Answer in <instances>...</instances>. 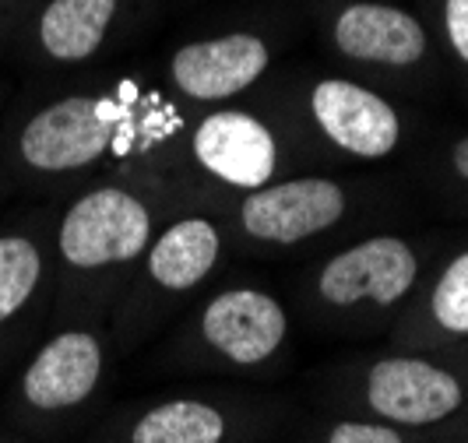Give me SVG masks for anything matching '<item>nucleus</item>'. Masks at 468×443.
<instances>
[{"label": "nucleus", "mask_w": 468, "mask_h": 443, "mask_svg": "<svg viewBox=\"0 0 468 443\" xmlns=\"http://www.w3.org/2000/svg\"><path fill=\"white\" fill-rule=\"evenodd\" d=\"M165 138L163 102L134 78H28L0 117V197L60 205L127 173Z\"/></svg>", "instance_id": "obj_1"}, {"label": "nucleus", "mask_w": 468, "mask_h": 443, "mask_svg": "<svg viewBox=\"0 0 468 443\" xmlns=\"http://www.w3.org/2000/svg\"><path fill=\"white\" fill-rule=\"evenodd\" d=\"M159 233L155 197L134 169L102 176L53 215V321H110L127 275Z\"/></svg>", "instance_id": "obj_2"}, {"label": "nucleus", "mask_w": 468, "mask_h": 443, "mask_svg": "<svg viewBox=\"0 0 468 443\" xmlns=\"http://www.w3.org/2000/svg\"><path fill=\"white\" fill-rule=\"evenodd\" d=\"M110 342L102 321H53L4 380V422L32 443L70 440L106 387Z\"/></svg>", "instance_id": "obj_3"}, {"label": "nucleus", "mask_w": 468, "mask_h": 443, "mask_svg": "<svg viewBox=\"0 0 468 443\" xmlns=\"http://www.w3.org/2000/svg\"><path fill=\"white\" fill-rule=\"evenodd\" d=\"M53 215L57 205L25 201L0 218V387L53 324Z\"/></svg>", "instance_id": "obj_4"}, {"label": "nucleus", "mask_w": 468, "mask_h": 443, "mask_svg": "<svg viewBox=\"0 0 468 443\" xmlns=\"http://www.w3.org/2000/svg\"><path fill=\"white\" fill-rule=\"evenodd\" d=\"M141 0H39L11 39L4 64L25 78L92 70L134 36Z\"/></svg>", "instance_id": "obj_5"}, {"label": "nucleus", "mask_w": 468, "mask_h": 443, "mask_svg": "<svg viewBox=\"0 0 468 443\" xmlns=\"http://www.w3.org/2000/svg\"><path fill=\"white\" fill-rule=\"evenodd\" d=\"M222 260V229L205 215H184L163 226L138 260V281L120 289L113 306L110 338L134 324L141 310L159 300H176L194 292Z\"/></svg>", "instance_id": "obj_6"}, {"label": "nucleus", "mask_w": 468, "mask_h": 443, "mask_svg": "<svg viewBox=\"0 0 468 443\" xmlns=\"http://www.w3.org/2000/svg\"><path fill=\"white\" fill-rule=\"evenodd\" d=\"M349 205V190L331 176L271 180L239 201L236 229L261 247L289 250L342 226Z\"/></svg>", "instance_id": "obj_7"}, {"label": "nucleus", "mask_w": 468, "mask_h": 443, "mask_svg": "<svg viewBox=\"0 0 468 443\" xmlns=\"http://www.w3.org/2000/svg\"><path fill=\"white\" fill-rule=\"evenodd\" d=\"M420 260L401 236H367L346 250L331 254L317 271V300L328 310H388L405 300L416 285Z\"/></svg>", "instance_id": "obj_8"}, {"label": "nucleus", "mask_w": 468, "mask_h": 443, "mask_svg": "<svg viewBox=\"0 0 468 443\" xmlns=\"http://www.w3.org/2000/svg\"><path fill=\"white\" fill-rule=\"evenodd\" d=\"M271 68L268 36L250 28H229L187 39L169 53V85L190 102H226L250 92Z\"/></svg>", "instance_id": "obj_9"}, {"label": "nucleus", "mask_w": 468, "mask_h": 443, "mask_svg": "<svg viewBox=\"0 0 468 443\" xmlns=\"http://www.w3.org/2000/svg\"><path fill=\"white\" fill-rule=\"evenodd\" d=\"M197 342L229 366L258 370L268 366L289 342V313L271 292L233 285L201 306Z\"/></svg>", "instance_id": "obj_10"}, {"label": "nucleus", "mask_w": 468, "mask_h": 443, "mask_svg": "<svg viewBox=\"0 0 468 443\" xmlns=\"http://www.w3.org/2000/svg\"><path fill=\"white\" fill-rule=\"evenodd\" d=\"M306 113L328 144L356 159H388L401 141V117L380 92L352 78H321L306 92Z\"/></svg>", "instance_id": "obj_11"}, {"label": "nucleus", "mask_w": 468, "mask_h": 443, "mask_svg": "<svg viewBox=\"0 0 468 443\" xmlns=\"http://www.w3.org/2000/svg\"><path fill=\"white\" fill-rule=\"evenodd\" d=\"M190 155L211 180L250 194L275 180L282 148L275 131L258 113L215 110L190 131Z\"/></svg>", "instance_id": "obj_12"}, {"label": "nucleus", "mask_w": 468, "mask_h": 443, "mask_svg": "<svg viewBox=\"0 0 468 443\" xmlns=\"http://www.w3.org/2000/svg\"><path fill=\"white\" fill-rule=\"evenodd\" d=\"M363 405L380 422L430 426L462 405V384L426 359L388 355L377 359L363 376Z\"/></svg>", "instance_id": "obj_13"}, {"label": "nucleus", "mask_w": 468, "mask_h": 443, "mask_svg": "<svg viewBox=\"0 0 468 443\" xmlns=\"http://www.w3.org/2000/svg\"><path fill=\"white\" fill-rule=\"evenodd\" d=\"M328 39L338 57L363 68H412L426 57L422 22L395 4L349 0L328 25Z\"/></svg>", "instance_id": "obj_14"}, {"label": "nucleus", "mask_w": 468, "mask_h": 443, "mask_svg": "<svg viewBox=\"0 0 468 443\" xmlns=\"http://www.w3.org/2000/svg\"><path fill=\"white\" fill-rule=\"evenodd\" d=\"M117 443H226L229 419L205 397H165L113 426Z\"/></svg>", "instance_id": "obj_15"}, {"label": "nucleus", "mask_w": 468, "mask_h": 443, "mask_svg": "<svg viewBox=\"0 0 468 443\" xmlns=\"http://www.w3.org/2000/svg\"><path fill=\"white\" fill-rule=\"evenodd\" d=\"M430 310L437 317V324L451 334H468V254L454 257L447 264L441 281L433 285Z\"/></svg>", "instance_id": "obj_16"}, {"label": "nucleus", "mask_w": 468, "mask_h": 443, "mask_svg": "<svg viewBox=\"0 0 468 443\" xmlns=\"http://www.w3.org/2000/svg\"><path fill=\"white\" fill-rule=\"evenodd\" d=\"M324 443H405V437L395 426H384V422L342 419L328 429Z\"/></svg>", "instance_id": "obj_17"}, {"label": "nucleus", "mask_w": 468, "mask_h": 443, "mask_svg": "<svg viewBox=\"0 0 468 443\" xmlns=\"http://www.w3.org/2000/svg\"><path fill=\"white\" fill-rule=\"evenodd\" d=\"M39 0H0V60L7 57L11 39L18 36V28L25 25V18L32 15Z\"/></svg>", "instance_id": "obj_18"}, {"label": "nucleus", "mask_w": 468, "mask_h": 443, "mask_svg": "<svg viewBox=\"0 0 468 443\" xmlns=\"http://www.w3.org/2000/svg\"><path fill=\"white\" fill-rule=\"evenodd\" d=\"M444 25H447V39L454 53L468 60V0H447L444 4Z\"/></svg>", "instance_id": "obj_19"}, {"label": "nucleus", "mask_w": 468, "mask_h": 443, "mask_svg": "<svg viewBox=\"0 0 468 443\" xmlns=\"http://www.w3.org/2000/svg\"><path fill=\"white\" fill-rule=\"evenodd\" d=\"M15 92H18V81L7 74V70L0 68V117H4V110L11 106V99H15Z\"/></svg>", "instance_id": "obj_20"}, {"label": "nucleus", "mask_w": 468, "mask_h": 443, "mask_svg": "<svg viewBox=\"0 0 468 443\" xmlns=\"http://www.w3.org/2000/svg\"><path fill=\"white\" fill-rule=\"evenodd\" d=\"M454 169L468 180V138H462L454 144Z\"/></svg>", "instance_id": "obj_21"}, {"label": "nucleus", "mask_w": 468, "mask_h": 443, "mask_svg": "<svg viewBox=\"0 0 468 443\" xmlns=\"http://www.w3.org/2000/svg\"><path fill=\"white\" fill-rule=\"evenodd\" d=\"M0 443H32V440H28V437H22L18 429H11V426L4 422V426H0Z\"/></svg>", "instance_id": "obj_22"}, {"label": "nucleus", "mask_w": 468, "mask_h": 443, "mask_svg": "<svg viewBox=\"0 0 468 443\" xmlns=\"http://www.w3.org/2000/svg\"><path fill=\"white\" fill-rule=\"evenodd\" d=\"M0 205H4V197H0Z\"/></svg>", "instance_id": "obj_23"}]
</instances>
